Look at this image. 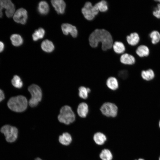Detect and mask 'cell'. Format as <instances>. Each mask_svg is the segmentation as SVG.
I'll return each mask as SVG.
<instances>
[{"instance_id":"cell-1","label":"cell","mask_w":160,"mask_h":160,"mask_svg":"<svg viewBox=\"0 0 160 160\" xmlns=\"http://www.w3.org/2000/svg\"><path fill=\"white\" fill-rule=\"evenodd\" d=\"M88 40L90 46L93 48L97 47L101 43V49L104 51L112 49L114 42L110 32L103 28L94 30L90 34Z\"/></svg>"},{"instance_id":"cell-2","label":"cell","mask_w":160,"mask_h":160,"mask_svg":"<svg viewBox=\"0 0 160 160\" xmlns=\"http://www.w3.org/2000/svg\"><path fill=\"white\" fill-rule=\"evenodd\" d=\"M28 102L25 96L19 95L11 98L7 103L8 108L11 110L17 112H21L27 108Z\"/></svg>"},{"instance_id":"cell-3","label":"cell","mask_w":160,"mask_h":160,"mask_svg":"<svg viewBox=\"0 0 160 160\" xmlns=\"http://www.w3.org/2000/svg\"><path fill=\"white\" fill-rule=\"evenodd\" d=\"M75 119V114L70 106L65 105L61 108L58 116V119L60 122L69 125L73 122Z\"/></svg>"},{"instance_id":"cell-4","label":"cell","mask_w":160,"mask_h":160,"mask_svg":"<svg viewBox=\"0 0 160 160\" xmlns=\"http://www.w3.org/2000/svg\"><path fill=\"white\" fill-rule=\"evenodd\" d=\"M81 10L84 18L88 21L93 20L100 12L97 6L89 1L85 3Z\"/></svg>"},{"instance_id":"cell-5","label":"cell","mask_w":160,"mask_h":160,"mask_svg":"<svg viewBox=\"0 0 160 160\" xmlns=\"http://www.w3.org/2000/svg\"><path fill=\"white\" fill-rule=\"evenodd\" d=\"M28 90L31 96V98L29 101L28 104L31 107H35L41 100V90L38 85L33 84L28 87Z\"/></svg>"},{"instance_id":"cell-6","label":"cell","mask_w":160,"mask_h":160,"mask_svg":"<svg viewBox=\"0 0 160 160\" xmlns=\"http://www.w3.org/2000/svg\"><path fill=\"white\" fill-rule=\"evenodd\" d=\"M0 131L4 134L6 141L8 142H13L16 141L17 138L18 130L15 127L6 125L1 128Z\"/></svg>"},{"instance_id":"cell-7","label":"cell","mask_w":160,"mask_h":160,"mask_svg":"<svg viewBox=\"0 0 160 160\" xmlns=\"http://www.w3.org/2000/svg\"><path fill=\"white\" fill-rule=\"evenodd\" d=\"M100 110L103 115L108 117H115L118 112L117 106L115 104L109 102L104 103Z\"/></svg>"},{"instance_id":"cell-8","label":"cell","mask_w":160,"mask_h":160,"mask_svg":"<svg viewBox=\"0 0 160 160\" xmlns=\"http://www.w3.org/2000/svg\"><path fill=\"white\" fill-rule=\"evenodd\" d=\"M6 9L5 14L9 18L12 17L14 13L15 7L13 4L9 0H0V18L3 16L2 10Z\"/></svg>"},{"instance_id":"cell-9","label":"cell","mask_w":160,"mask_h":160,"mask_svg":"<svg viewBox=\"0 0 160 160\" xmlns=\"http://www.w3.org/2000/svg\"><path fill=\"white\" fill-rule=\"evenodd\" d=\"M13 18L17 23L22 24H25L28 18L27 11L23 8L18 9L14 14Z\"/></svg>"},{"instance_id":"cell-10","label":"cell","mask_w":160,"mask_h":160,"mask_svg":"<svg viewBox=\"0 0 160 160\" xmlns=\"http://www.w3.org/2000/svg\"><path fill=\"white\" fill-rule=\"evenodd\" d=\"M61 29L65 35L70 33L74 38H76L78 35V31L76 27L72 24L69 23H64L61 25Z\"/></svg>"},{"instance_id":"cell-11","label":"cell","mask_w":160,"mask_h":160,"mask_svg":"<svg viewBox=\"0 0 160 160\" xmlns=\"http://www.w3.org/2000/svg\"><path fill=\"white\" fill-rule=\"evenodd\" d=\"M140 76L143 80L149 82L153 81L155 79L156 74L153 69L149 68L142 70L140 72Z\"/></svg>"},{"instance_id":"cell-12","label":"cell","mask_w":160,"mask_h":160,"mask_svg":"<svg viewBox=\"0 0 160 160\" xmlns=\"http://www.w3.org/2000/svg\"><path fill=\"white\" fill-rule=\"evenodd\" d=\"M120 62L126 65H132L136 62V59L134 56L127 53L121 54L119 58Z\"/></svg>"},{"instance_id":"cell-13","label":"cell","mask_w":160,"mask_h":160,"mask_svg":"<svg viewBox=\"0 0 160 160\" xmlns=\"http://www.w3.org/2000/svg\"><path fill=\"white\" fill-rule=\"evenodd\" d=\"M52 5L58 14H63L66 7L65 2L62 0H52L51 1Z\"/></svg>"},{"instance_id":"cell-14","label":"cell","mask_w":160,"mask_h":160,"mask_svg":"<svg viewBox=\"0 0 160 160\" xmlns=\"http://www.w3.org/2000/svg\"><path fill=\"white\" fill-rule=\"evenodd\" d=\"M126 40L127 43L129 45L132 46H135L139 43L140 37L137 33L133 32L126 36Z\"/></svg>"},{"instance_id":"cell-15","label":"cell","mask_w":160,"mask_h":160,"mask_svg":"<svg viewBox=\"0 0 160 160\" xmlns=\"http://www.w3.org/2000/svg\"><path fill=\"white\" fill-rule=\"evenodd\" d=\"M89 111V106L86 103L81 102L77 108V112L79 116L81 117H86Z\"/></svg>"},{"instance_id":"cell-16","label":"cell","mask_w":160,"mask_h":160,"mask_svg":"<svg viewBox=\"0 0 160 160\" xmlns=\"http://www.w3.org/2000/svg\"><path fill=\"white\" fill-rule=\"evenodd\" d=\"M112 49L116 53L121 55L125 52L126 47L124 44L120 41H115L113 44Z\"/></svg>"},{"instance_id":"cell-17","label":"cell","mask_w":160,"mask_h":160,"mask_svg":"<svg viewBox=\"0 0 160 160\" xmlns=\"http://www.w3.org/2000/svg\"><path fill=\"white\" fill-rule=\"evenodd\" d=\"M106 85L109 89L113 91L117 90L119 86L118 80L113 76L110 77L107 79L106 81Z\"/></svg>"},{"instance_id":"cell-18","label":"cell","mask_w":160,"mask_h":160,"mask_svg":"<svg viewBox=\"0 0 160 160\" xmlns=\"http://www.w3.org/2000/svg\"><path fill=\"white\" fill-rule=\"evenodd\" d=\"M135 52L137 55L141 57L148 56L150 53L148 47L145 45H141L137 48Z\"/></svg>"},{"instance_id":"cell-19","label":"cell","mask_w":160,"mask_h":160,"mask_svg":"<svg viewBox=\"0 0 160 160\" xmlns=\"http://www.w3.org/2000/svg\"><path fill=\"white\" fill-rule=\"evenodd\" d=\"M72 140V137L68 133L64 132L59 137V141L62 145H69Z\"/></svg>"},{"instance_id":"cell-20","label":"cell","mask_w":160,"mask_h":160,"mask_svg":"<svg viewBox=\"0 0 160 160\" xmlns=\"http://www.w3.org/2000/svg\"><path fill=\"white\" fill-rule=\"evenodd\" d=\"M42 49L47 52H51L54 50L55 47L52 42L48 40L43 41L41 44Z\"/></svg>"},{"instance_id":"cell-21","label":"cell","mask_w":160,"mask_h":160,"mask_svg":"<svg viewBox=\"0 0 160 160\" xmlns=\"http://www.w3.org/2000/svg\"><path fill=\"white\" fill-rule=\"evenodd\" d=\"M93 4H95L97 6L100 12H105L108 10V4L106 0H101Z\"/></svg>"},{"instance_id":"cell-22","label":"cell","mask_w":160,"mask_h":160,"mask_svg":"<svg viewBox=\"0 0 160 160\" xmlns=\"http://www.w3.org/2000/svg\"><path fill=\"white\" fill-rule=\"evenodd\" d=\"M39 13L42 15L47 14L49 12V7L47 2L42 1L39 2L38 7Z\"/></svg>"},{"instance_id":"cell-23","label":"cell","mask_w":160,"mask_h":160,"mask_svg":"<svg viewBox=\"0 0 160 160\" xmlns=\"http://www.w3.org/2000/svg\"><path fill=\"white\" fill-rule=\"evenodd\" d=\"M10 39L12 44L15 46H19L23 43V39L21 36L19 34H13L11 36Z\"/></svg>"},{"instance_id":"cell-24","label":"cell","mask_w":160,"mask_h":160,"mask_svg":"<svg viewBox=\"0 0 160 160\" xmlns=\"http://www.w3.org/2000/svg\"><path fill=\"white\" fill-rule=\"evenodd\" d=\"M93 139L97 144L102 145L103 144L106 140V138L105 136L103 133L98 132L94 135Z\"/></svg>"},{"instance_id":"cell-25","label":"cell","mask_w":160,"mask_h":160,"mask_svg":"<svg viewBox=\"0 0 160 160\" xmlns=\"http://www.w3.org/2000/svg\"><path fill=\"white\" fill-rule=\"evenodd\" d=\"M78 90L79 97L84 99H86L88 97L89 94L91 91L89 88L83 86L80 87Z\"/></svg>"},{"instance_id":"cell-26","label":"cell","mask_w":160,"mask_h":160,"mask_svg":"<svg viewBox=\"0 0 160 160\" xmlns=\"http://www.w3.org/2000/svg\"><path fill=\"white\" fill-rule=\"evenodd\" d=\"M45 31L42 28H39L36 30L32 34V38L33 41H36L39 39H42L44 37Z\"/></svg>"},{"instance_id":"cell-27","label":"cell","mask_w":160,"mask_h":160,"mask_svg":"<svg viewBox=\"0 0 160 160\" xmlns=\"http://www.w3.org/2000/svg\"><path fill=\"white\" fill-rule=\"evenodd\" d=\"M149 36L151 39V42L153 44H156L160 41V33L157 31H153Z\"/></svg>"},{"instance_id":"cell-28","label":"cell","mask_w":160,"mask_h":160,"mask_svg":"<svg viewBox=\"0 0 160 160\" xmlns=\"http://www.w3.org/2000/svg\"><path fill=\"white\" fill-rule=\"evenodd\" d=\"M100 156L102 160H111L113 157L111 152L108 149L103 150L100 154Z\"/></svg>"},{"instance_id":"cell-29","label":"cell","mask_w":160,"mask_h":160,"mask_svg":"<svg viewBox=\"0 0 160 160\" xmlns=\"http://www.w3.org/2000/svg\"><path fill=\"white\" fill-rule=\"evenodd\" d=\"M11 82L13 86L17 88H20L23 86V82L19 76L17 75L14 76Z\"/></svg>"},{"instance_id":"cell-30","label":"cell","mask_w":160,"mask_h":160,"mask_svg":"<svg viewBox=\"0 0 160 160\" xmlns=\"http://www.w3.org/2000/svg\"><path fill=\"white\" fill-rule=\"evenodd\" d=\"M154 16L157 18H160V3H158L153 12Z\"/></svg>"},{"instance_id":"cell-31","label":"cell","mask_w":160,"mask_h":160,"mask_svg":"<svg viewBox=\"0 0 160 160\" xmlns=\"http://www.w3.org/2000/svg\"><path fill=\"white\" fill-rule=\"evenodd\" d=\"M118 75L122 79H124L127 78L128 76V72L126 70L120 71L118 73Z\"/></svg>"},{"instance_id":"cell-32","label":"cell","mask_w":160,"mask_h":160,"mask_svg":"<svg viewBox=\"0 0 160 160\" xmlns=\"http://www.w3.org/2000/svg\"><path fill=\"white\" fill-rule=\"evenodd\" d=\"M4 98L5 96L4 92L0 89V102L2 101Z\"/></svg>"},{"instance_id":"cell-33","label":"cell","mask_w":160,"mask_h":160,"mask_svg":"<svg viewBox=\"0 0 160 160\" xmlns=\"http://www.w3.org/2000/svg\"><path fill=\"white\" fill-rule=\"evenodd\" d=\"M4 48V43L0 41V52H2Z\"/></svg>"},{"instance_id":"cell-34","label":"cell","mask_w":160,"mask_h":160,"mask_svg":"<svg viewBox=\"0 0 160 160\" xmlns=\"http://www.w3.org/2000/svg\"><path fill=\"white\" fill-rule=\"evenodd\" d=\"M34 160H43L40 158L37 157Z\"/></svg>"},{"instance_id":"cell-35","label":"cell","mask_w":160,"mask_h":160,"mask_svg":"<svg viewBox=\"0 0 160 160\" xmlns=\"http://www.w3.org/2000/svg\"><path fill=\"white\" fill-rule=\"evenodd\" d=\"M159 127L160 128V120H159Z\"/></svg>"},{"instance_id":"cell-36","label":"cell","mask_w":160,"mask_h":160,"mask_svg":"<svg viewBox=\"0 0 160 160\" xmlns=\"http://www.w3.org/2000/svg\"><path fill=\"white\" fill-rule=\"evenodd\" d=\"M155 1H156L158 2H159L160 3V0H156Z\"/></svg>"},{"instance_id":"cell-37","label":"cell","mask_w":160,"mask_h":160,"mask_svg":"<svg viewBox=\"0 0 160 160\" xmlns=\"http://www.w3.org/2000/svg\"><path fill=\"white\" fill-rule=\"evenodd\" d=\"M137 160H144V159H139Z\"/></svg>"},{"instance_id":"cell-38","label":"cell","mask_w":160,"mask_h":160,"mask_svg":"<svg viewBox=\"0 0 160 160\" xmlns=\"http://www.w3.org/2000/svg\"><path fill=\"white\" fill-rule=\"evenodd\" d=\"M159 160H160V157L159 158Z\"/></svg>"}]
</instances>
